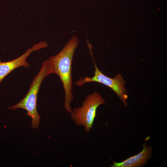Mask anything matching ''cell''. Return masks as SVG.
Segmentation results:
<instances>
[{
  "label": "cell",
  "instance_id": "cell-1",
  "mask_svg": "<svg viewBox=\"0 0 167 167\" xmlns=\"http://www.w3.org/2000/svg\"><path fill=\"white\" fill-rule=\"evenodd\" d=\"M79 40L76 36H73L58 54L49 57L48 59L53 66L54 73L59 76L62 83L65 92L64 108L71 114V104L73 100L72 64Z\"/></svg>",
  "mask_w": 167,
  "mask_h": 167
},
{
  "label": "cell",
  "instance_id": "cell-2",
  "mask_svg": "<svg viewBox=\"0 0 167 167\" xmlns=\"http://www.w3.org/2000/svg\"><path fill=\"white\" fill-rule=\"evenodd\" d=\"M54 73L53 66L48 60L44 61L37 74L32 81L28 92L25 97L14 106L7 108L15 110L22 108L26 110L28 116L32 119L31 126L33 129L39 127L41 117L37 112L36 102L40 86L44 79Z\"/></svg>",
  "mask_w": 167,
  "mask_h": 167
},
{
  "label": "cell",
  "instance_id": "cell-3",
  "mask_svg": "<svg viewBox=\"0 0 167 167\" xmlns=\"http://www.w3.org/2000/svg\"><path fill=\"white\" fill-rule=\"evenodd\" d=\"M105 103L100 94L94 92L87 96L81 106L72 110L71 118L76 125L84 126L85 131L88 132L92 128L97 108Z\"/></svg>",
  "mask_w": 167,
  "mask_h": 167
},
{
  "label": "cell",
  "instance_id": "cell-4",
  "mask_svg": "<svg viewBox=\"0 0 167 167\" xmlns=\"http://www.w3.org/2000/svg\"><path fill=\"white\" fill-rule=\"evenodd\" d=\"M95 66L94 75L92 77H80L75 83L78 86H83L87 83L95 82L103 84L111 89L117 94L125 106H127L126 100L128 98L127 91L125 88V81L121 74L116 75L114 78H110L104 75L97 68L92 53V47H89Z\"/></svg>",
  "mask_w": 167,
  "mask_h": 167
},
{
  "label": "cell",
  "instance_id": "cell-5",
  "mask_svg": "<svg viewBox=\"0 0 167 167\" xmlns=\"http://www.w3.org/2000/svg\"><path fill=\"white\" fill-rule=\"evenodd\" d=\"M48 46L45 41H41L33 45L32 48L19 57L11 61L2 62L0 60V84L4 78L15 69L21 66L28 68L29 64L26 58L33 52L46 48Z\"/></svg>",
  "mask_w": 167,
  "mask_h": 167
},
{
  "label": "cell",
  "instance_id": "cell-6",
  "mask_svg": "<svg viewBox=\"0 0 167 167\" xmlns=\"http://www.w3.org/2000/svg\"><path fill=\"white\" fill-rule=\"evenodd\" d=\"M152 148L144 143L142 150L137 154L131 156L121 162L113 161L111 167H137L143 165L150 157Z\"/></svg>",
  "mask_w": 167,
  "mask_h": 167
}]
</instances>
